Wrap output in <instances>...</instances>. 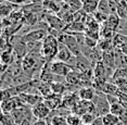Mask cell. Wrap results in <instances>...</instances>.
Instances as JSON below:
<instances>
[{"label": "cell", "mask_w": 127, "mask_h": 125, "mask_svg": "<svg viewBox=\"0 0 127 125\" xmlns=\"http://www.w3.org/2000/svg\"><path fill=\"white\" fill-rule=\"evenodd\" d=\"M23 106H26L23 100L19 97H13L10 98V99L5 100V101H1V110L2 113H5V114H10L12 113L14 110H16L18 108H21Z\"/></svg>", "instance_id": "8992f818"}, {"label": "cell", "mask_w": 127, "mask_h": 125, "mask_svg": "<svg viewBox=\"0 0 127 125\" xmlns=\"http://www.w3.org/2000/svg\"><path fill=\"white\" fill-rule=\"evenodd\" d=\"M59 45L60 42L58 38L50 34L42 40V47L40 52L47 62H52L54 58H57L58 51H59Z\"/></svg>", "instance_id": "6da1fadb"}, {"label": "cell", "mask_w": 127, "mask_h": 125, "mask_svg": "<svg viewBox=\"0 0 127 125\" xmlns=\"http://www.w3.org/2000/svg\"><path fill=\"white\" fill-rule=\"evenodd\" d=\"M92 15L95 16V19H96V21L98 23H100V24H104L106 22V20H108L109 15H106V14L100 12V11H97V12H95Z\"/></svg>", "instance_id": "4dcf8cb0"}, {"label": "cell", "mask_w": 127, "mask_h": 125, "mask_svg": "<svg viewBox=\"0 0 127 125\" xmlns=\"http://www.w3.org/2000/svg\"><path fill=\"white\" fill-rule=\"evenodd\" d=\"M38 90H39V94L41 95L44 98H47V97H49V96H51L53 94L52 88H51V84L41 82V81H40V84L38 86Z\"/></svg>", "instance_id": "ffe728a7"}, {"label": "cell", "mask_w": 127, "mask_h": 125, "mask_svg": "<svg viewBox=\"0 0 127 125\" xmlns=\"http://www.w3.org/2000/svg\"><path fill=\"white\" fill-rule=\"evenodd\" d=\"M20 9H22V5L11 3L9 1H4L1 2V4H0V13H1L2 19H5V17H9L12 14V12H14L15 10H20Z\"/></svg>", "instance_id": "4fadbf2b"}, {"label": "cell", "mask_w": 127, "mask_h": 125, "mask_svg": "<svg viewBox=\"0 0 127 125\" xmlns=\"http://www.w3.org/2000/svg\"><path fill=\"white\" fill-rule=\"evenodd\" d=\"M51 66V71H52L53 74L58 75V76H61V77H66L67 74L72 71V66L68 64V63L62 62V61H52L50 63Z\"/></svg>", "instance_id": "52a82bcc"}, {"label": "cell", "mask_w": 127, "mask_h": 125, "mask_svg": "<svg viewBox=\"0 0 127 125\" xmlns=\"http://www.w3.org/2000/svg\"><path fill=\"white\" fill-rule=\"evenodd\" d=\"M121 22H122L121 17L118 16L116 13H114V14H111V15H109L108 20H106V22L103 25L108 26V27H110L111 30H113L114 32H116V33H117L118 28H120V25H121Z\"/></svg>", "instance_id": "e0dca14e"}, {"label": "cell", "mask_w": 127, "mask_h": 125, "mask_svg": "<svg viewBox=\"0 0 127 125\" xmlns=\"http://www.w3.org/2000/svg\"><path fill=\"white\" fill-rule=\"evenodd\" d=\"M98 4L99 0H84L83 11L86 14H94L98 11Z\"/></svg>", "instance_id": "ac0fdd59"}, {"label": "cell", "mask_w": 127, "mask_h": 125, "mask_svg": "<svg viewBox=\"0 0 127 125\" xmlns=\"http://www.w3.org/2000/svg\"><path fill=\"white\" fill-rule=\"evenodd\" d=\"M116 14L121 17V20H127V2L125 0L118 2Z\"/></svg>", "instance_id": "cb8c5ba5"}, {"label": "cell", "mask_w": 127, "mask_h": 125, "mask_svg": "<svg viewBox=\"0 0 127 125\" xmlns=\"http://www.w3.org/2000/svg\"><path fill=\"white\" fill-rule=\"evenodd\" d=\"M80 118H82L84 125H92L98 117L95 113H85V114L82 115Z\"/></svg>", "instance_id": "83f0119b"}, {"label": "cell", "mask_w": 127, "mask_h": 125, "mask_svg": "<svg viewBox=\"0 0 127 125\" xmlns=\"http://www.w3.org/2000/svg\"><path fill=\"white\" fill-rule=\"evenodd\" d=\"M65 83L68 84V85H73V86L79 85L82 87V85H80V73L72 70L70 73L67 74V76L65 77Z\"/></svg>", "instance_id": "d6986e66"}, {"label": "cell", "mask_w": 127, "mask_h": 125, "mask_svg": "<svg viewBox=\"0 0 127 125\" xmlns=\"http://www.w3.org/2000/svg\"><path fill=\"white\" fill-rule=\"evenodd\" d=\"M118 90H120V94L127 95V80H125L123 83H121L118 85Z\"/></svg>", "instance_id": "d6a6232c"}, {"label": "cell", "mask_w": 127, "mask_h": 125, "mask_svg": "<svg viewBox=\"0 0 127 125\" xmlns=\"http://www.w3.org/2000/svg\"><path fill=\"white\" fill-rule=\"evenodd\" d=\"M92 101L96 107L95 114L97 117H104L105 114L110 113V103L108 101V98H106V95H104L103 92L97 91Z\"/></svg>", "instance_id": "7a4b0ae2"}, {"label": "cell", "mask_w": 127, "mask_h": 125, "mask_svg": "<svg viewBox=\"0 0 127 125\" xmlns=\"http://www.w3.org/2000/svg\"><path fill=\"white\" fill-rule=\"evenodd\" d=\"M45 103L49 107V109L52 111V110H57L62 107L63 103V96L61 95H57V94H52L49 97L45 98L44 99Z\"/></svg>", "instance_id": "7c38bea8"}, {"label": "cell", "mask_w": 127, "mask_h": 125, "mask_svg": "<svg viewBox=\"0 0 127 125\" xmlns=\"http://www.w3.org/2000/svg\"><path fill=\"white\" fill-rule=\"evenodd\" d=\"M92 125H104V124H103V119H102V117H98Z\"/></svg>", "instance_id": "e575fe53"}, {"label": "cell", "mask_w": 127, "mask_h": 125, "mask_svg": "<svg viewBox=\"0 0 127 125\" xmlns=\"http://www.w3.org/2000/svg\"><path fill=\"white\" fill-rule=\"evenodd\" d=\"M74 54L70 49H68L64 43H61L60 42L59 45V51H58V54H57V58L56 59L58 61H62V62H65V63H70L72 62V60L74 59Z\"/></svg>", "instance_id": "9c48e42d"}, {"label": "cell", "mask_w": 127, "mask_h": 125, "mask_svg": "<svg viewBox=\"0 0 127 125\" xmlns=\"http://www.w3.org/2000/svg\"><path fill=\"white\" fill-rule=\"evenodd\" d=\"M98 11L106 14V15H111V10H110V5L108 0H99V4H98Z\"/></svg>", "instance_id": "4316f807"}, {"label": "cell", "mask_w": 127, "mask_h": 125, "mask_svg": "<svg viewBox=\"0 0 127 125\" xmlns=\"http://www.w3.org/2000/svg\"><path fill=\"white\" fill-rule=\"evenodd\" d=\"M32 112L35 119H47L51 113V110L49 109V107L45 103V101L37 103L36 106L32 107Z\"/></svg>", "instance_id": "ba28073f"}, {"label": "cell", "mask_w": 127, "mask_h": 125, "mask_svg": "<svg viewBox=\"0 0 127 125\" xmlns=\"http://www.w3.org/2000/svg\"><path fill=\"white\" fill-rule=\"evenodd\" d=\"M49 35V32L44 28H34L28 31L26 34L22 35V38L25 42H42Z\"/></svg>", "instance_id": "5b68a950"}, {"label": "cell", "mask_w": 127, "mask_h": 125, "mask_svg": "<svg viewBox=\"0 0 127 125\" xmlns=\"http://www.w3.org/2000/svg\"><path fill=\"white\" fill-rule=\"evenodd\" d=\"M70 1H72V0H63V2H65V3H68Z\"/></svg>", "instance_id": "d590c367"}, {"label": "cell", "mask_w": 127, "mask_h": 125, "mask_svg": "<svg viewBox=\"0 0 127 125\" xmlns=\"http://www.w3.org/2000/svg\"><path fill=\"white\" fill-rule=\"evenodd\" d=\"M4 1H8V0H1V2H4Z\"/></svg>", "instance_id": "8d00e7d4"}, {"label": "cell", "mask_w": 127, "mask_h": 125, "mask_svg": "<svg viewBox=\"0 0 127 125\" xmlns=\"http://www.w3.org/2000/svg\"><path fill=\"white\" fill-rule=\"evenodd\" d=\"M1 125H16L14 119L11 114H5L2 113V119H1Z\"/></svg>", "instance_id": "f546056e"}, {"label": "cell", "mask_w": 127, "mask_h": 125, "mask_svg": "<svg viewBox=\"0 0 127 125\" xmlns=\"http://www.w3.org/2000/svg\"><path fill=\"white\" fill-rule=\"evenodd\" d=\"M20 98L23 100V102H24L26 106L28 107H34L36 106L37 103L41 102V101H44L45 98L42 97V96L40 95H35V94H27V92H23L19 96Z\"/></svg>", "instance_id": "30bf717a"}, {"label": "cell", "mask_w": 127, "mask_h": 125, "mask_svg": "<svg viewBox=\"0 0 127 125\" xmlns=\"http://www.w3.org/2000/svg\"><path fill=\"white\" fill-rule=\"evenodd\" d=\"M79 97H78V94L77 92H67L63 96V103H62V107L68 109V110H73V108L78 103L79 101Z\"/></svg>", "instance_id": "8fae6325"}, {"label": "cell", "mask_w": 127, "mask_h": 125, "mask_svg": "<svg viewBox=\"0 0 127 125\" xmlns=\"http://www.w3.org/2000/svg\"><path fill=\"white\" fill-rule=\"evenodd\" d=\"M58 40H59V42L64 43L66 47L73 52L74 56H78V54L82 53L80 46L74 35L68 34V33H66V32H62V33L60 34V36L58 37Z\"/></svg>", "instance_id": "3957f363"}, {"label": "cell", "mask_w": 127, "mask_h": 125, "mask_svg": "<svg viewBox=\"0 0 127 125\" xmlns=\"http://www.w3.org/2000/svg\"><path fill=\"white\" fill-rule=\"evenodd\" d=\"M16 60H18V57H16L15 52L13 51V48L2 51V54H1V62H2V64H3V65L10 66V65H12Z\"/></svg>", "instance_id": "9a60e30c"}, {"label": "cell", "mask_w": 127, "mask_h": 125, "mask_svg": "<svg viewBox=\"0 0 127 125\" xmlns=\"http://www.w3.org/2000/svg\"><path fill=\"white\" fill-rule=\"evenodd\" d=\"M102 119H103V124L104 125H118L121 123L120 118L117 115L112 114L111 112L105 114L104 117H102Z\"/></svg>", "instance_id": "7402d4cb"}, {"label": "cell", "mask_w": 127, "mask_h": 125, "mask_svg": "<svg viewBox=\"0 0 127 125\" xmlns=\"http://www.w3.org/2000/svg\"><path fill=\"white\" fill-rule=\"evenodd\" d=\"M50 125H68L67 119L66 117H62V115H56L52 118H47L46 119Z\"/></svg>", "instance_id": "603a6c76"}, {"label": "cell", "mask_w": 127, "mask_h": 125, "mask_svg": "<svg viewBox=\"0 0 127 125\" xmlns=\"http://www.w3.org/2000/svg\"><path fill=\"white\" fill-rule=\"evenodd\" d=\"M11 3H14V4H18V5H25V4H28L32 2V0H8Z\"/></svg>", "instance_id": "1f68e13d"}, {"label": "cell", "mask_w": 127, "mask_h": 125, "mask_svg": "<svg viewBox=\"0 0 127 125\" xmlns=\"http://www.w3.org/2000/svg\"><path fill=\"white\" fill-rule=\"evenodd\" d=\"M96 89L92 86H85L82 87L77 94H78V97L80 100H94L95 96H96Z\"/></svg>", "instance_id": "5bb4252c"}, {"label": "cell", "mask_w": 127, "mask_h": 125, "mask_svg": "<svg viewBox=\"0 0 127 125\" xmlns=\"http://www.w3.org/2000/svg\"><path fill=\"white\" fill-rule=\"evenodd\" d=\"M83 1H84V0H83Z\"/></svg>", "instance_id": "f35d334b"}, {"label": "cell", "mask_w": 127, "mask_h": 125, "mask_svg": "<svg viewBox=\"0 0 127 125\" xmlns=\"http://www.w3.org/2000/svg\"><path fill=\"white\" fill-rule=\"evenodd\" d=\"M62 3L59 1H56V0H45L44 3H42V7L47 12L50 13H56L58 14L61 10V5Z\"/></svg>", "instance_id": "2e32d148"}, {"label": "cell", "mask_w": 127, "mask_h": 125, "mask_svg": "<svg viewBox=\"0 0 127 125\" xmlns=\"http://www.w3.org/2000/svg\"><path fill=\"white\" fill-rule=\"evenodd\" d=\"M34 125H50L46 119H37L34 122Z\"/></svg>", "instance_id": "836d02e7"}, {"label": "cell", "mask_w": 127, "mask_h": 125, "mask_svg": "<svg viewBox=\"0 0 127 125\" xmlns=\"http://www.w3.org/2000/svg\"><path fill=\"white\" fill-rule=\"evenodd\" d=\"M83 3H84L83 0H72L67 4L70 5L71 12L75 13V12H78V11L83 10Z\"/></svg>", "instance_id": "484cf974"}, {"label": "cell", "mask_w": 127, "mask_h": 125, "mask_svg": "<svg viewBox=\"0 0 127 125\" xmlns=\"http://www.w3.org/2000/svg\"><path fill=\"white\" fill-rule=\"evenodd\" d=\"M125 1H126V2H127V0H125Z\"/></svg>", "instance_id": "74e56055"}, {"label": "cell", "mask_w": 127, "mask_h": 125, "mask_svg": "<svg viewBox=\"0 0 127 125\" xmlns=\"http://www.w3.org/2000/svg\"><path fill=\"white\" fill-rule=\"evenodd\" d=\"M66 119H67L68 125H84L83 121H82V118H80L79 115L74 114V113H71Z\"/></svg>", "instance_id": "f1b7e54d"}, {"label": "cell", "mask_w": 127, "mask_h": 125, "mask_svg": "<svg viewBox=\"0 0 127 125\" xmlns=\"http://www.w3.org/2000/svg\"><path fill=\"white\" fill-rule=\"evenodd\" d=\"M124 110H125V106H124L122 102L113 103L110 106V112L114 115H117V117H120V115L122 114L124 112Z\"/></svg>", "instance_id": "d4e9b609"}, {"label": "cell", "mask_w": 127, "mask_h": 125, "mask_svg": "<svg viewBox=\"0 0 127 125\" xmlns=\"http://www.w3.org/2000/svg\"><path fill=\"white\" fill-rule=\"evenodd\" d=\"M42 19H45V21L47 22L49 27L52 28V30L63 32L66 27V24L64 23V21L56 13H50V12H47V11L45 10V14H44V17H42Z\"/></svg>", "instance_id": "277c9868"}, {"label": "cell", "mask_w": 127, "mask_h": 125, "mask_svg": "<svg viewBox=\"0 0 127 125\" xmlns=\"http://www.w3.org/2000/svg\"><path fill=\"white\" fill-rule=\"evenodd\" d=\"M51 88H52L53 94L64 96L66 94V84L65 82H54L51 83Z\"/></svg>", "instance_id": "44dd1931"}]
</instances>
